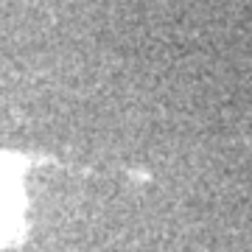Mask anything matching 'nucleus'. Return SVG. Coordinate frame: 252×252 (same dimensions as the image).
<instances>
[{
    "instance_id": "nucleus-1",
    "label": "nucleus",
    "mask_w": 252,
    "mask_h": 252,
    "mask_svg": "<svg viewBox=\"0 0 252 252\" xmlns=\"http://www.w3.org/2000/svg\"><path fill=\"white\" fill-rule=\"evenodd\" d=\"M36 160L17 152L0 154V247L23 238L26 174Z\"/></svg>"
}]
</instances>
